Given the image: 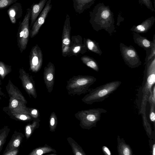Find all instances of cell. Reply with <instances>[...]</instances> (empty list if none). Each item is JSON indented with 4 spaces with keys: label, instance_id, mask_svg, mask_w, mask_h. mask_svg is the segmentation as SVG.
I'll return each instance as SVG.
<instances>
[{
    "label": "cell",
    "instance_id": "cell-1",
    "mask_svg": "<svg viewBox=\"0 0 155 155\" xmlns=\"http://www.w3.org/2000/svg\"><path fill=\"white\" fill-rule=\"evenodd\" d=\"M89 13V22L94 30L98 31L104 29L110 35L116 31L114 14L108 5L99 3Z\"/></svg>",
    "mask_w": 155,
    "mask_h": 155
},
{
    "label": "cell",
    "instance_id": "cell-2",
    "mask_svg": "<svg viewBox=\"0 0 155 155\" xmlns=\"http://www.w3.org/2000/svg\"><path fill=\"white\" fill-rule=\"evenodd\" d=\"M142 84L138 91L137 105L139 113H145L147 103L155 83V56L145 65Z\"/></svg>",
    "mask_w": 155,
    "mask_h": 155
},
{
    "label": "cell",
    "instance_id": "cell-3",
    "mask_svg": "<svg viewBox=\"0 0 155 155\" xmlns=\"http://www.w3.org/2000/svg\"><path fill=\"white\" fill-rule=\"evenodd\" d=\"M121 84L119 81H111L90 90L89 93L81 99L87 104L103 101L117 90Z\"/></svg>",
    "mask_w": 155,
    "mask_h": 155
},
{
    "label": "cell",
    "instance_id": "cell-4",
    "mask_svg": "<svg viewBox=\"0 0 155 155\" xmlns=\"http://www.w3.org/2000/svg\"><path fill=\"white\" fill-rule=\"evenodd\" d=\"M96 80L93 76H74L67 81L66 89L69 95L79 96L89 92L90 87Z\"/></svg>",
    "mask_w": 155,
    "mask_h": 155
},
{
    "label": "cell",
    "instance_id": "cell-5",
    "mask_svg": "<svg viewBox=\"0 0 155 155\" xmlns=\"http://www.w3.org/2000/svg\"><path fill=\"white\" fill-rule=\"evenodd\" d=\"M107 112L106 110L102 108L89 109L78 111L74 114V116L79 121L82 129L89 130L96 126L101 114Z\"/></svg>",
    "mask_w": 155,
    "mask_h": 155
},
{
    "label": "cell",
    "instance_id": "cell-6",
    "mask_svg": "<svg viewBox=\"0 0 155 155\" xmlns=\"http://www.w3.org/2000/svg\"><path fill=\"white\" fill-rule=\"evenodd\" d=\"M31 9L28 8L22 20L19 22L17 34L18 45L21 53L25 50L28 43L30 36L29 21L30 18Z\"/></svg>",
    "mask_w": 155,
    "mask_h": 155
},
{
    "label": "cell",
    "instance_id": "cell-7",
    "mask_svg": "<svg viewBox=\"0 0 155 155\" xmlns=\"http://www.w3.org/2000/svg\"><path fill=\"white\" fill-rule=\"evenodd\" d=\"M121 55L125 64L131 68L141 65V62L136 49L132 45H126L123 43L120 44Z\"/></svg>",
    "mask_w": 155,
    "mask_h": 155
},
{
    "label": "cell",
    "instance_id": "cell-8",
    "mask_svg": "<svg viewBox=\"0 0 155 155\" xmlns=\"http://www.w3.org/2000/svg\"><path fill=\"white\" fill-rule=\"evenodd\" d=\"M43 61L42 51L36 44L32 47L29 56V70L36 73L39 71L42 67Z\"/></svg>",
    "mask_w": 155,
    "mask_h": 155
},
{
    "label": "cell",
    "instance_id": "cell-9",
    "mask_svg": "<svg viewBox=\"0 0 155 155\" xmlns=\"http://www.w3.org/2000/svg\"><path fill=\"white\" fill-rule=\"evenodd\" d=\"M70 17L66 15L63 27L62 35L61 51L64 57L68 56L71 42L70 37L71 28L70 25Z\"/></svg>",
    "mask_w": 155,
    "mask_h": 155
},
{
    "label": "cell",
    "instance_id": "cell-10",
    "mask_svg": "<svg viewBox=\"0 0 155 155\" xmlns=\"http://www.w3.org/2000/svg\"><path fill=\"white\" fill-rule=\"evenodd\" d=\"M19 73V77L23 88L30 97L32 96L34 98H36L37 94L35 82L33 77L23 68H20Z\"/></svg>",
    "mask_w": 155,
    "mask_h": 155
},
{
    "label": "cell",
    "instance_id": "cell-11",
    "mask_svg": "<svg viewBox=\"0 0 155 155\" xmlns=\"http://www.w3.org/2000/svg\"><path fill=\"white\" fill-rule=\"evenodd\" d=\"M51 0H48L42 11L30 30V36L33 38L38 33L39 30L45 23L48 13L52 8Z\"/></svg>",
    "mask_w": 155,
    "mask_h": 155
},
{
    "label": "cell",
    "instance_id": "cell-12",
    "mask_svg": "<svg viewBox=\"0 0 155 155\" xmlns=\"http://www.w3.org/2000/svg\"><path fill=\"white\" fill-rule=\"evenodd\" d=\"M82 37L79 35H73L71 38L69 54L68 57L78 56L87 51L86 46L83 42Z\"/></svg>",
    "mask_w": 155,
    "mask_h": 155
},
{
    "label": "cell",
    "instance_id": "cell-13",
    "mask_svg": "<svg viewBox=\"0 0 155 155\" xmlns=\"http://www.w3.org/2000/svg\"><path fill=\"white\" fill-rule=\"evenodd\" d=\"M55 68L53 63L49 62L44 68L43 78L47 91H52L54 83Z\"/></svg>",
    "mask_w": 155,
    "mask_h": 155
},
{
    "label": "cell",
    "instance_id": "cell-14",
    "mask_svg": "<svg viewBox=\"0 0 155 155\" xmlns=\"http://www.w3.org/2000/svg\"><path fill=\"white\" fill-rule=\"evenodd\" d=\"M9 97L8 105L6 107L11 111L29 115L28 107H27L26 104L12 97Z\"/></svg>",
    "mask_w": 155,
    "mask_h": 155
},
{
    "label": "cell",
    "instance_id": "cell-15",
    "mask_svg": "<svg viewBox=\"0 0 155 155\" xmlns=\"http://www.w3.org/2000/svg\"><path fill=\"white\" fill-rule=\"evenodd\" d=\"M7 13L11 22L15 24L17 20L21 18L23 14V9L21 4L16 2L9 7Z\"/></svg>",
    "mask_w": 155,
    "mask_h": 155
},
{
    "label": "cell",
    "instance_id": "cell-16",
    "mask_svg": "<svg viewBox=\"0 0 155 155\" xmlns=\"http://www.w3.org/2000/svg\"><path fill=\"white\" fill-rule=\"evenodd\" d=\"M48 0H40L38 3H34L31 6L30 30L43 9Z\"/></svg>",
    "mask_w": 155,
    "mask_h": 155
},
{
    "label": "cell",
    "instance_id": "cell-17",
    "mask_svg": "<svg viewBox=\"0 0 155 155\" xmlns=\"http://www.w3.org/2000/svg\"><path fill=\"white\" fill-rule=\"evenodd\" d=\"M155 21V17L151 16L146 19L140 24L133 26L130 30L138 34L146 33L151 28Z\"/></svg>",
    "mask_w": 155,
    "mask_h": 155
},
{
    "label": "cell",
    "instance_id": "cell-18",
    "mask_svg": "<svg viewBox=\"0 0 155 155\" xmlns=\"http://www.w3.org/2000/svg\"><path fill=\"white\" fill-rule=\"evenodd\" d=\"M6 88L9 97H12L22 102L25 104H27V101L21 92L17 87L13 84L10 80L9 81Z\"/></svg>",
    "mask_w": 155,
    "mask_h": 155
},
{
    "label": "cell",
    "instance_id": "cell-19",
    "mask_svg": "<svg viewBox=\"0 0 155 155\" xmlns=\"http://www.w3.org/2000/svg\"><path fill=\"white\" fill-rule=\"evenodd\" d=\"M24 137L22 133L15 131L3 152L18 148Z\"/></svg>",
    "mask_w": 155,
    "mask_h": 155
},
{
    "label": "cell",
    "instance_id": "cell-20",
    "mask_svg": "<svg viewBox=\"0 0 155 155\" xmlns=\"http://www.w3.org/2000/svg\"><path fill=\"white\" fill-rule=\"evenodd\" d=\"M75 12L80 14L90 8L94 3L95 0H72Z\"/></svg>",
    "mask_w": 155,
    "mask_h": 155
},
{
    "label": "cell",
    "instance_id": "cell-21",
    "mask_svg": "<svg viewBox=\"0 0 155 155\" xmlns=\"http://www.w3.org/2000/svg\"><path fill=\"white\" fill-rule=\"evenodd\" d=\"M2 110L11 118L17 121L25 122L32 121L34 119L27 114L12 112L6 107H4Z\"/></svg>",
    "mask_w": 155,
    "mask_h": 155
},
{
    "label": "cell",
    "instance_id": "cell-22",
    "mask_svg": "<svg viewBox=\"0 0 155 155\" xmlns=\"http://www.w3.org/2000/svg\"><path fill=\"white\" fill-rule=\"evenodd\" d=\"M117 150L119 155H133V152L130 145L125 142L123 138L119 136L117 138Z\"/></svg>",
    "mask_w": 155,
    "mask_h": 155
},
{
    "label": "cell",
    "instance_id": "cell-23",
    "mask_svg": "<svg viewBox=\"0 0 155 155\" xmlns=\"http://www.w3.org/2000/svg\"><path fill=\"white\" fill-rule=\"evenodd\" d=\"M133 36L134 43L140 47L143 48L145 51L151 48L152 41L149 40L146 37L142 36L135 32H133Z\"/></svg>",
    "mask_w": 155,
    "mask_h": 155
},
{
    "label": "cell",
    "instance_id": "cell-24",
    "mask_svg": "<svg viewBox=\"0 0 155 155\" xmlns=\"http://www.w3.org/2000/svg\"><path fill=\"white\" fill-rule=\"evenodd\" d=\"M83 43L86 46L87 50L98 54L100 56L102 55V52L98 42L89 38H84Z\"/></svg>",
    "mask_w": 155,
    "mask_h": 155
},
{
    "label": "cell",
    "instance_id": "cell-25",
    "mask_svg": "<svg viewBox=\"0 0 155 155\" xmlns=\"http://www.w3.org/2000/svg\"><path fill=\"white\" fill-rule=\"evenodd\" d=\"M32 121L31 123H28L25 126V136L27 139L30 137L35 130L40 126V120L39 118L35 119Z\"/></svg>",
    "mask_w": 155,
    "mask_h": 155
},
{
    "label": "cell",
    "instance_id": "cell-26",
    "mask_svg": "<svg viewBox=\"0 0 155 155\" xmlns=\"http://www.w3.org/2000/svg\"><path fill=\"white\" fill-rule=\"evenodd\" d=\"M56 153V151L47 144L44 146L39 147L33 149L29 155H41L45 153Z\"/></svg>",
    "mask_w": 155,
    "mask_h": 155
},
{
    "label": "cell",
    "instance_id": "cell-27",
    "mask_svg": "<svg viewBox=\"0 0 155 155\" xmlns=\"http://www.w3.org/2000/svg\"><path fill=\"white\" fill-rule=\"evenodd\" d=\"M82 62L88 67L94 71L98 72L99 68L97 61L93 58L87 55H84L80 58Z\"/></svg>",
    "mask_w": 155,
    "mask_h": 155
},
{
    "label": "cell",
    "instance_id": "cell-28",
    "mask_svg": "<svg viewBox=\"0 0 155 155\" xmlns=\"http://www.w3.org/2000/svg\"><path fill=\"white\" fill-rule=\"evenodd\" d=\"M67 140L71 147L73 154L74 155H86V154L78 143L72 137H68Z\"/></svg>",
    "mask_w": 155,
    "mask_h": 155
},
{
    "label": "cell",
    "instance_id": "cell-29",
    "mask_svg": "<svg viewBox=\"0 0 155 155\" xmlns=\"http://www.w3.org/2000/svg\"><path fill=\"white\" fill-rule=\"evenodd\" d=\"M10 130V129L8 126H5L0 129V152L2 149Z\"/></svg>",
    "mask_w": 155,
    "mask_h": 155
},
{
    "label": "cell",
    "instance_id": "cell-30",
    "mask_svg": "<svg viewBox=\"0 0 155 155\" xmlns=\"http://www.w3.org/2000/svg\"><path fill=\"white\" fill-rule=\"evenodd\" d=\"M145 51L146 55L144 65L148 63L153 57L155 56V34L154 35L153 37L152 45L151 48Z\"/></svg>",
    "mask_w": 155,
    "mask_h": 155
},
{
    "label": "cell",
    "instance_id": "cell-31",
    "mask_svg": "<svg viewBox=\"0 0 155 155\" xmlns=\"http://www.w3.org/2000/svg\"><path fill=\"white\" fill-rule=\"evenodd\" d=\"M58 118L55 112H52L50 115L49 120V127L50 130L54 132L57 128L58 124Z\"/></svg>",
    "mask_w": 155,
    "mask_h": 155
},
{
    "label": "cell",
    "instance_id": "cell-32",
    "mask_svg": "<svg viewBox=\"0 0 155 155\" xmlns=\"http://www.w3.org/2000/svg\"><path fill=\"white\" fill-rule=\"evenodd\" d=\"M149 98L148 101L150 102V108L149 114L150 119L151 121L154 122L155 120V98L152 97V94H151Z\"/></svg>",
    "mask_w": 155,
    "mask_h": 155
},
{
    "label": "cell",
    "instance_id": "cell-33",
    "mask_svg": "<svg viewBox=\"0 0 155 155\" xmlns=\"http://www.w3.org/2000/svg\"><path fill=\"white\" fill-rule=\"evenodd\" d=\"M11 67L0 61V76L2 79L10 72Z\"/></svg>",
    "mask_w": 155,
    "mask_h": 155
},
{
    "label": "cell",
    "instance_id": "cell-34",
    "mask_svg": "<svg viewBox=\"0 0 155 155\" xmlns=\"http://www.w3.org/2000/svg\"><path fill=\"white\" fill-rule=\"evenodd\" d=\"M18 0H0V10L7 8Z\"/></svg>",
    "mask_w": 155,
    "mask_h": 155
},
{
    "label": "cell",
    "instance_id": "cell-35",
    "mask_svg": "<svg viewBox=\"0 0 155 155\" xmlns=\"http://www.w3.org/2000/svg\"><path fill=\"white\" fill-rule=\"evenodd\" d=\"M138 1L140 5H144L147 8L152 12H155V9L153 7L151 0H138Z\"/></svg>",
    "mask_w": 155,
    "mask_h": 155
},
{
    "label": "cell",
    "instance_id": "cell-36",
    "mask_svg": "<svg viewBox=\"0 0 155 155\" xmlns=\"http://www.w3.org/2000/svg\"><path fill=\"white\" fill-rule=\"evenodd\" d=\"M28 109L29 115L34 119L39 118L40 114L38 109L35 108L28 107Z\"/></svg>",
    "mask_w": 155,
    "mask_h": 155
},
{
    "label": "cell",
    "instance_id": "cell-37",
    "mask_svg": "<svg viewBox=\"0 0 155 155\" xmlns=\"http://www.w3.org/2000/svg\"><path fill=\"white\" fill-rule=\"evenodd\" d=\"M19 151V148L14 150H8L3 152V155H17Z\"/></svg>",
    "mask_w": 155,
    "mask_h": 155
},
{
    "label": "cell",
    "instance_id": "cell-38",
    "mask_svg": "<svg viewBox=\"0 0 155 155\" xmlns=\"http://www.w3.org/2000/svg\"><path fill=\"white\" fill-rule=\"evenodd\" d=\"M102 151L106 155H111V153L109 148L105 146H103L102 147Z\"/></svg>",
    "mask_w": 155,
    "mask_h": 155
},
{
    "label": "cell",
    "instance_id": "cell-39",
    "mask_svg": "<svg viewBox=\"0 0 155 155\" xmlns=\"http://www.w3.org/2000/svg\"><path fill=\"white\" fill-rule=\"evenodd\" d=\"M1 84V83L0 82V85ZM1 88L0 87V100H2V97H6V96L5 94H4V93L2 92V91H1Z\"/></svg>",
    "mask_w": 155,
    "mask_h": 155
},
{
    "label": "cell",
    "instance_id": "cell-40",
    "mask_svg": "<svg viewBox=\"0 0 155 155\" xmlns=\"http://www.w3.org/2000/svg\"><path fill=\"white\" fill-rule=\"evenodd\" d=\"M155 143H154L153 144V146H152V154L153 155H155Z\"/></svg>",
    "mask_w": 155,
    "mask_h": 155
},
{
    "label": "cell",
    "instance_id": "cell-41",
    "mask_svg": "<svg viewBox=\"0 0 155 155\" xmlns=\"http://www.w3.org/2000/svg\"><path fill=\"white\" fill-rule=\"evenodd\" d=\"M153 3H154V7H155V0H153Z\"/></svg>",
    "mask_w": 155,
    "mask_h": 155
}]
</instances>
